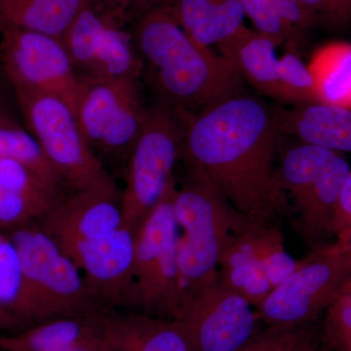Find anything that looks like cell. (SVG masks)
Returning <instances> with one entry per match:
<instances>
[{"instance_id": "cell-17", "label": "cell", "mask_w": 351, "mask_h": 351, "mask_svg": "<svg viewBox=\"0 0 351 351\" xmlns=\"http://www.w3.org/2000/svg\"><path fill=\"white\" fill-rule=\"evenodd\" d=\"M274 113L279 134L343 154H351L350 108L307 103L289 110L274 108Z\"/></svg>"}, {"instance_id": "cell-16", "label": "cell", "mask_w": 351, "mask_h": 351, "mask_svg": "<svg viewBox=\"0 0 351 351\" xmlns=\"http://www.w3.org/2000/svg\"><path fill=\"white\" fill-rule=\"evenodd\" d=\"M112 351H191L178 321L145 313L119 314L105 308L96 316Z\"/></svg>"}, {"instance_id": "cell-24", "label": "cell", "mask_w": 351, "mask_h": 351, "mask_svg": "<svg viewBox=\"0 0 351 351\" xmlns=\"http://www.w3.org/2000/svg\"><path fill=\"white\" fill-rule=\"evenodd\" d=\"M0 309L19 332L40 324L10 237L0 246Z\"/></svg>"}, {"instance_id": "cell-40", "label": "cell", "mask_w": 351, "mask_h": 351, "mask_svg": "<svg viewBox=\"0 0 351 351\" xmlns=\"http://www.w3.org/2000/svg\"><path fill=\"white\" fill-rule=\"evenodd\" d=\"M7 237H8V233L0 232V246L3 244V242L5 241Z\"/></svg>"}, {"instance_id": "cell-31", "label": "cell", "mask_w": 351, "mask_h": 351, "mask_svg": "<svg viewBox=\"0 0 351 351\" xmlns=\"http://www.w3.org/2000/svg\"><path fill=\"white\" fill-rule=\"evenodd\" d=\"M44 212L32 201L17 193L0 191V232L9 233L40 221Z\"/></svg>"}, {"instance_id": "cell-37", "label": "cell", "mask_w": 351, "mask_h": 351, "mask_svg": "<svg viewBox=\"0 0 351 351\" xmlns=\"http://www.w3.org/2000/svg\"><path fill=\"white\" fill-rule=\"evenodd\" d=\"M0 127L1 128H22L19 122L14 119L10 108L7 106L1 89H0Z\"/></svg>"}, {"instance_id": "cell-5", "label": "cell", "mask_w": 351, "mask_h": 351, "mask_svg": "<svg viewBox=\"0 0 351 351\" xmlns=\"http://www.w3.org/2000/svg\"><path fill=\"white\" fill-rule=\"evenodd\" d=\"M41 323L66 317L94 318L107 307L88 292L80 270L39 223L8 233Z\"/></svg>"}, {"instance_id": "cell-36", "label": "cell", "mask_w": 351, "mask_h": 351, "mask_svg": "<svg viewBox=\"0 0 351 351\" xmlns=\"http://www.w3.org/2000/svg\"><path fill=\"white\" fill-rule=\"evenodd\" d=\"M320 339L313 323L299 327L290 345L284 351H319Z\"/></svg>"}, {"instance_id": "cell-8", "label": "cell", "mask_w": 351, "mask_h": 351, "mask_svg": "<svg viewBox=\"0 0 351 351\" xmlns=\"http://www.w3.org/2000/svg\"><path fill=\"white\" fill-rule=\"evenodd\" d=\"M184 135L182 113L163 103L149 110L126 160V184L121 195L123 226L138 230L162 198L174 180Z\"/></svg>"}, {"instance_id": "cell-18", "label": "cell", "mask_w": 351, "mask_h": 351, "mask_svg": "<svg viewBox=\"0 0 351 351\" xmlns=\"http://www.w3.org/2000/svg\"><path fill=\"white\" fill-rule=\"evenodd\" d=\"M218 46L221 54L234 64L243 80L267 96L279 99V58L277 45L271 38L243 25Z\"/></svg>"}, {"instance_id": "cell-4", "label": "cell", "mask_w": 351, "mask_h": 351, "mask_svg": "<svg viewBox=\"0 0 351 351\" xmlns=\"http://www.w3.org/2000/svg\"><path fill=\"white\" fill-rule=\"evenodd\" d=\"M278 175L295 232L311 248L335 237V212L351 168L341 152L299 142L279 149Z\"/></svg>"}, {"instance_id": "cell-29", "label": "cell", "mask_w": 351, "mask_h": 351, "mask_svg": "<svg viewBox=\"0 0 351 351\" xmlns=\"http://www.w3.org/2000/svg\"><path fill=\"white\" fill-rule=\"evenodd\" d=\"M323 338L335 351H351V283L327 309Z\"/></svg>"}, {"instance_id": "cell-41", "label": "cell", "mask_w": 351, "mask_h": 351, "mask_svg": "<svg viewBox=\"0 0 351 351\" xmlns=\"http://www.w3.org/2000/svg\"><path fill=\"white\" fill-rule=\"evenodd\" d=\"M346 245V249H348V258H350V269H351V239L350 241L345 243Z\"/></svg>"}, {"instance_id": "cell-3", "label": "cell", "mask_w": 351, "mask_h": 351, "mask_svg": "<svg viewBox=\"0 0 351 351\" xmlns=\"http://www.w3.org/2000/svg\"><path fill=\"white\" fill-rule=\"evenodd\" d=\"M174 212L181 232L178 250L180 308L189 295L218 279L221 252L233 235L252 221L206 181L189 173L181 188L176 186Z\"/></svg>"}, {"instance_id": "cell-1", "label": "cell", "mask_w": 351, "mask_h": 351, "mask_svg": "<svg viewBox=\"0 0 351 351\" xmlns=\"http://www.w3.org/2000/svg\"><path fill=\"white\" fill-rule=\"evenodd\" d=\"M184 114L180 157L188 172L206 181L253 223L279 225L293 208L278 175L274 108L242 94Z\"/></svg>"}, {"instance_id": "cell-2", "label": "cell", "mask_w": 351, "mask_h": 351, "mask_svg": "<svg viewBox=\"0 0 351 351\" xmlns=\"http://www.w3.org/2000/svg\"><path fill=\"white\" fill-rule=\"evenodd\" d=\"M134 43L151 69L161 103L177 112L193 114L240 94L243 78L234 64L189 38L170 9L147 14Z\"/></svg>"}, {"instance_id": "cell-35", "label": "cell", "mask_w": 351, "mask_h": 351, "mask_svg": "<svg viewBox=\"0 0 351 351\" xmlns=\"http://www.w3.org/2000/svg\"><path fill=\"white\" fill-rule=\"evenodd\" d=\"M281 20L295 32L297 29H306L313 21L311 14L300 3L299 0H271Z\"/></svg>"}, {"instance_id": "cell-34", "label": "cell", "mask_w": 351, "mask_h": 351, "mask_svg": "<svg viewBox=\"0 0 351 351\" xmlns=\"http://www.w3.org/2000/svg\"><path fill=\"white\" fill-rule=\"evenodd\" d=\"M335 237L346 243L351 239V170L341 189L334 221Z\"/></svg>"}, {"instance_id": "cell-10", "label": "cell", "mask_w": 351, "mask_h": 351, "mask_svg": "<svg viewBox=\"0 0 351 351\" xmlns=\"http://www.w3.org/2000/svg\"><path fill=\"white\" fill-rule=\"evenodd\" d=\"M149 110L138 80L119 78L86 84L76 120L88 147L99 159L101 156L127 160Z\"/></svg>"}, {"instance_id": "cell-14", "label": "cell", "mask_w": 351, "mask_h": 351, "mask_svg": "<svg viewBox=\"0 0 351 351\" xmlns=\"http://www.w3.org/2000/svg\"><path fill=\"white\" fill-rule=\"evenodd\" d=\"M136 233L122 226L103 237L78 242L64 253L83 272L88 292L103 307L131 304Z\"/></svg>"}, {"instance_id": "cell-26", "label": "cell", "mask_w": 351, "mask_h": 351, "mask_svg": "<svg viewBox=\"0 0 351 351\" xmlns=\"http://www.w3.org/2000/svg\"><path fill=\"white\" fill-rule=\"evenodd\" d=\"M8 158L24 164L57 193L66 188L63 176L51 163L40 145L23 128L0 127V159Z\"/></svg>"}, {"instance_id": "cell-21", "label": "cell", "mask_w": 351, "mask_h": 351, "mask_svg": "<svg viewBox=\"0 0 351 351\" xmlns=\"http://www.w3.org/2000/svg\"><path fill=\"white\" fill-rule=\"evenodd\" d=\"M92 0H0V22L63 41L80 11Z\"/></svg>"}, {"instance_id": "cell-32", "label": "cell", "mask_w": 351, "mask_h": 351, "mask_svg": "<svg viewBox=\"0 0 351 351\" xmlns=\"http://www.w3.org/2000/svg\"><path fill=\"white\" fill-rule=\"evenodd\" d=\"M299 327H269L258 332L243 346L235 351H284L290 345Z\"/></svg>"}, {"instance_id": "cell-12", "label": "cell", "mask_w": 351, "mask_h": 351, "mask_svg": "<svg viewBox=\"0 0 351 351\" xmlns=\"http://www.w3.org/2000/svg\"><path fill=\"white\" fill-rule=\"evenodd\" d=\"M182 325L191 351H235L256 334L253 306L217 279L180 306L175 319Z\"/></svg>"}, {"instance_id": "cell-6", "label": "cell", "mask_w": 351, "mask_h": 351, "mask_svg": "<svg viewBox=\"0 0 351 351\" xmlns=\"http://www.w3.org/2000/svg\"><path fill=\"white\" fill-rule=\"evenodd\" d=\"M23 119L69 191L117 189L100 159L83 138L71 108L56 95L15 86Z\"/></svg>"}, {"instance_id": "cell-13", "label": "cell", "mask_w": 351, "mask_h": 351, "mask_svg": "<svg viewBox=\"0 0 351 351\" xmlns=\"http://www.w3.org/2000/svg\"><path fill=\"white\" fill-rule=\"evenodd\" d=\"M62 43L85 84L127 77L138 80L144 69L134 41L90 4L78 14Z\"/></svg>"}, {"instance_id": "cell-15", "label": "cell", "mask_w": 351, "mask_h": 351, "mask_svg": "<svg viewBox=\"0 0 351 351\" xmlns=\"http://www.w3.org/2000/svg\"><path fill=\"white\" fill-rule=\"evenodd\" d=\"M66 253L71 247L103 237L123 226L119 189L69 191L38 221Z\"/></svg>"}, {"instance_id": "cell-22", "label": "cell", "mask_w": 351, "mask_h": 351, "mask_svg": "<svg viewBox=\"0 0 351 351\" xmlns=\"http://www.w3.org/2000/svg\"><path fill=\"white\" fill-rule=\"evenodd\" d=\"M307 66L315 80L317 103L351 110V44L322 46Z\"/></svg>"}, {"instance_id": "cell-33", "label": "cell", "mask_w": 351, "mask_h": 351, "mask_svg": "<svg viewBox=\"0 0 351 351\" xmlns=\"http://www.w3.org/2000/svg\"><path fill=\"white\" fill-rule=\"evenodd\" d=\"M313 17L318 14L335 24H343L351 17V0H299Z\"/></svg>"}, {"instance_id": "cell-39", "label": "cell", "mask_w": 351, "mask_h": 351, "mask_svg": "<svg viewBox=\"0 0 351 351\" xmlns=\"http://www.w3.org/2000/svg\"><path fill=\"white\" fill-rule=\"evenodd\" d=\"M108 3L112 4V5L114 7H121V8H124L128 5V4L132 3L134 0H105Z\"/></svg>"}, {"instance_id": "cell-43", "label": "cell", "mask_w": 351, "mask_h": 351, "mask_svg": "<svg viewBox=\"0 0 351 351\" xmlns=\"http://www.w3.org/2000/svg\"><path fill=\"white\" fill-rule=\"evenodd\" d=\"M0 191H1V189H0Z\"/></svg>"}, {"instance_id": "cell-19", "label": "cell", "mask_w": 351, "mask_h": 351, "mask_svg": "<svg viewBox=\"0 0 351 351\" xmlns=\"http://www.w3.org/2000/svg\"><path fill=\"white\" fill-rule=\"evenodd\" d=\"M170 11L189 38L210 48L232 38L246 17L239 0H176Z\"/></svg>"}, {"instance_id": "cell-9", "label": "cell", "mask_w": 351, "mask_h": 351, "mask_svg": "<svg viewBox=\"0 0 351 351\" xmlns=\"http://www.w3.org/2000/svg\"><path fill=\"white\" fill-rule=\"evenodd\" d=\"M350 283L346 245L336 240L315 247L256 309L258 319L269 327L311 324L321 313H326Z\"/></svg>"}, {"instance_id": "cell-25", "label": "cell", "mask_w": 351, "mask_h": 351, "mask_svg": "<svg viewBox=\"0 0 351 351\" xmlns=\"http://www.w3.org/2000/svg\"><path fill=\"white\" fill-rule=\"evenodd\" d=\"M239 239L249 254L265 269L274 289L288 278L299 265L285 248L279 225L252 223L239 233Z\"/></svg>"}, {"instance_id": "cell-23", "label": "cell", "mask_w": 351, "mask_h": 351, "mask_svg": "<svg viewBox=\"0 0 351 351\" xmlns=\"http://www.w3.org/2000/svg\"><path fill=\"white\" fill-rule=\"evenodd\" d=\"M233 235L219 260V280L245 298L257 309L274 290L265 269Z\"/></svg>"}, {"instance_id": "cell-20", "label": "cell", "mask_w": 351, "mask_h": 351, "mask_svg": "<svg viewBox=\"0 0 351 351\" xmlns=\"http://www.w3.org/2000/svg\"><path fill=\"white\" fill-rule=\"evenodd\" d=\"M96 317L47 321L12 336L0 335L3 351H69L103 339Z\"/></svg>"}, {"instance_id": "cell-42", "label": "cell", "mask_w": 351, "mask_h": 351, "mask_svg": "<svg viewBox=\"0 0 351 351\" xmlns=\"http://www.w3.org/2000/svg\"><path fill=\"white\" fill-rule=\"evenodd\" d=\"M94 351H112V350H110V346H108L107 343V345L101 346V348H98V350Z\"/></svg>"}, {"instance_id": "cell-30", "label": "cell", "mask_w": 351, "mask_h": 351, "mask_svg": "<svg viewBox=\"0 0 351 351\" xmlns=\"http://www.w3.org/2000/svg\"><path fill=\"white\" fill-rule=\"evenodd\" d=\"M245 15L255 25L257 32L269 36L280 45L295 38V32L281 20L271 0H239Z\"/></svg>"}, {"instance_id": "cell-38", "label": "cell", "mask_w": 351, "mask_h": 351, "mask_svg": "<svg viewBox=\"0 0 351 351\" xmlns=\"http://www.w3.org/2000/svg\"><path fill=\"white\" fill-rule=\"evenodd\" d=\"M0 330L16 332L13 323L7 317L5 314L2 313L1 309H0Z\"/></svg>"}, {"instance_id": "cell-11", "label": "cell", "mask_w": 351, "mask_h": 351, "mask_svg": "<svg viewBox=\"0 0 351 351\" xmlns=\"http://www.w3.org/2000/svg\"><path fill=\"white\" fill-rule=\"evenodd\" d=\"M0 62L13 87L56 95L75 114L86 84L78 77L63 43L0 22Z\"/></svg>"}, {"instance_id": "cell-28", "label": "cell", "mask_w": 351, "mask_h": 351, "mask_svg": "<svg viewBox=\"0 0 351 351\" xmlns=\"http://www.w3.org/2000/svg\"><path fill=\"white\" fill-rule=\"evenodd\" d=\"M277 78L279 100L298 104L317 103L313 73L295 52L289 51L279 58Z\"/></svg>"}, {"instance_id": "cell-7", "label": "cell", "mask_w": 351, "mask_h": 351, "mask_svg": "<svg viewBox=\"0 0 351 351\" xmlns=\"http://www.w3.org/2000/svg\"><path fill=\"white\" fill-rule=\"evenodd\" d=\"M176 184L165 193L138 226L131 306L142 313L174 320L181 300L180 228L174 212Z\"/></svg>"}, {"instance_id": "cell-27", "label": "cell", "mask_w": 351, "mask_h": 351, "mask_svg": "<svg viewBox=\"0 0 351 351\" xmlns=\"http://www.w3.org/2000/svg\"><path fill=\"white\" fill-rule=\"evenodd\" d=\"M0 189L22 195L45 215L63 195L51 189L24 164L8 158L0 159Z\"/></svg>"}]
</instances>
